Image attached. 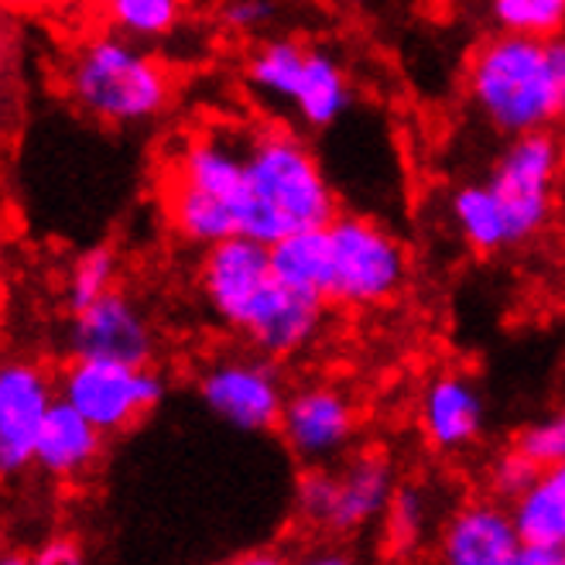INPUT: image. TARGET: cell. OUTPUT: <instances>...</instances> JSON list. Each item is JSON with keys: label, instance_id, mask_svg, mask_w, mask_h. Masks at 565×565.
Returning a JSON list of instances; mask_svg holds the SVG:
<instances>
[{"label": "cell", "instance_id": "obj_26", "mask_svg": "<svg viewBox=\"0 0 565 565\" xmlns=\"http://www.w3.org/2000/svg\"><path fill=\"white\" fill-rule=\"evenodd\" d=\"M271 18H275L271 0H230V4L223 8L226 28L244 31V35H250V31H260Z\"/></svg>", "mask_w": 565, "mask_h": 565}, {"label": "cell", "instance_id": "obj_25", "mask_svg": "<svg viewBox=\"0 0 565 565\" xmlns=\"http://www.w3.org/2000/svg\"><path fill=\"white\" fill-rule=\"evenodd\" d=\"M539 473H542V467L535 459H527L514 443H511V449H504L501 456H497L493 462H490V490H493V497H501V501H518V497L539 480Z\"/></svg>", "mask_w": 565, "mask_h": 565}, {"label": "cell", "instance_id": "obj_4", "mask_svg": "<svg viewBox=\"0 0 565 565\" xmlns=\"http://www.w3.org/2000/svg\"><path fill=\"white\" fill-rule=\"evenodd\" d=\"M70 104L104 127H145L175 99V76L145 42L120 31H96L83 39L62 70Z\"/></svg>", "mask_w": 565, "mask_h": 565}, {"label": "cell", "instance_id": "obj_16", "mask_svg": "<svg viewBox=\"0 0 565 565\" xmlns=\"http://www.w3.org/2000/svg\"><path fill=\"white\" fill-rule=\"evenodd\" d=\"M521 542L511 508L480 497V501L459 504L443 521L436 552L446 565H518Z\"/></svg>", "mask_w": 565, "mask_h": 565}, {"label": "cell", "instance_id": "obj_15", "mask_svg": "<svg viewBox=\"0 0 565 565\" xmlns=\"http://www.w3.org/2000/svg\"><path fill=\"white\" fill-rule=\"evenodd\" d=\"M487 425V405L477 381L462 371L431 374L418 394V428L422 439L443 452L459 456L470 452Z\"/></svg>", "mask_w": 565, "mask_h": 565}, {"label": "cell", "instance_id": "obj_10", "mask_svg": "<svg viewBox=\"0 0 565 565\" xmlns=\"http://www.w3.org/2000/svg\"><path fill=\"white\" fill-rule=\"evenodd\" d=\"M195 394L213 418L241 431L278 428L285 408V377L278 360L257 350L213 356L195 377Z\"/></svg>", "mask_w": 565, "mask_h": 565}, {"label": "cell", "instance_id": "obj_20", "mask_svg": "<svg viewBox=\"0 0 565 565\" xmlns=\"http://www.w3.org/2000/svg\"><path fill=\"white\" fill-rule=\"evenodd\" d=\"M271 264L275 275L295 288L312 291L322 298L326 288V268H329V237L326 226H309L298 230V234L281 237L271 244Z\"/></svg>", "mask_w": 565, "mask_h": 565}, {"label": "cell", "instance_id": "obj_21", "mask_svg": "<svg viewBox=\"0 0 565 565\" xmlns=\"http://www.w3.org/2000/svg\"><path fill=\"white\" fill-rule=\"evenodd\" d=\"M117 278H120V257L110 244H96V247L83 250L73 260V268L65 271V285H62L65 309L70 312L86 309L89 302H96V298L114 291Z\"/></svg>", "mask_w": 565, "mask_h": 565}, {"label": "cell", "instance_id": "obj_5", "mask_svg": "<svg viewBox=\"0 0 565 565\" xmlns=\"http://www.w3.org/2000/svg\"><path fill=\"white\" fill-rule=\"evenodd\" d=\"M244 76L264 104L288 110L309 130L332 127L353 104V86L340 58L298 39L260 42L247 58Z\"/></svg>", "mask_w": 565, "mask_h": 565}, {"label": "cell", "instance_id": "obj_6", "mask_svg": "<svg viewBox=\"0 0 565 565\" xmlns=\"http://www.w3.org/2000/svg\"><path fill=\"white\" fill-rule=\"evenodd\" d=\"M329 268L322 298L340 309H381L408 288L412 257L405 241L371 216L337 213L326 223Z\"/></svg>", "mask_w": 565, "mask_h": 565}, {"label": "cell", "instance_id": "obj_27", "mask_svg": "<svg viewBox=\"0 0 565 565\" xmlns=\"http://www.w3.org/2000/svg\"><path fill=\"white\" fill-rule=\"evenodd\" d=\"M35 565H79L83 562V548L76 539H65V535H55L49 542H42L31 555Z\"/></svg>", "mask_w": 565, "mask_h": 565}, {"label": "cell", "instance_id": "obj_13", "mask_svg": "<svg viewBox=\"0 0 565 565\" xmlns=\"http://www.w3.org/2000/svg\"><path fill=\"white\" fill-rule=\"evenodd\" d=\"M70 356H104L124 363H154L158 332L135 295L120 288L96 298L86 309L70 312L65 329Z\"/></svg>", "mask_w": 565, "mask_h": 565}, {"label": "cell", "instance_id": "obj_24", "mask_svg": "<svg viewBox=\"0 0 565 565\" xmlns=\"http://www.w3.org/2000/svg\"><path fill=\"white\" fill-rule=\"evenodd\" d=\"M514 446L527 459H535L542 470L562 462L565 459V408L548 415V418L531 422L527 428H521L518 436H514Z\"/></svg>", "mask_w": 565, "mask_h": 565}, {"label": "cell", "instance_id": "obj_3", "mask_svg": "<svg viewBox=\"0 0 565 565\" xmlns=\"http://www.w3.org/2000/svg\"><path fill=\"white\" fill-rule=\"evenodd\" d=\"M337 213V189L302 135L288 127H264L247 138L244 237L271 247L298 230L326 226Z\"/></svg>", "mask_w": 565, "mask_h": 565}, {"label": "cell", "instance_id": "obj_2", "mask_svg": "<svg viewBox=\"0 0 565 565\" xmlns=\"http://www.w3.org/2000/svg\"><path fill=\"white\" fill-rule=\"evenodd\" d=\"M470 107L504 138L565 124V35L483 39L467 62Z\"/></svg>", "mask_w": 565, "mask_h": 565}, {"label": "cell", "instance_id": "obj_23", "mask_svg": "<svg viewBox=\"0 0 565 565\" xmlns=\"http://www.w3.org/2000/svg\"><path fill=\"white\" fill-rule=\"evenodd\" d=\"M490 21L508 35L558 39L565 35V0H490Z\"/></svg>", "mask_w": 565, "mask_h": 565}, {"label": "cell", "instance_id": "obj_22", "mask_svg": "<svg viewBox=\"0 0 565 565\" xmlns=\"http://www.w3.org/2000/svg\"><path fill=\"white\" fill-rule=\"evenodd\" d=\"M381 524H384V542L391 552L405 555V552L418 548L422 539L428 535V524H431L428 493L418 483H397Z\"/></svg>", "mask_w": 565, "mask_h": 565}, {"label": "cell", "instance_id": "obj_1", "mask_svg": "<svg viewBox=\"0 0 565 565\" xmlns=\"http://www.w3.org/2000/svg\"><path fill=\"white\" fill-rule=\"evenodd\" d=\"M565 185V141L558 130L508 138L480 182H462L449 195L456 234L473 254L497 257L539 241L558 213Z\"/></svg>", "mask_w": 565, "mask_h": 565}, {"label": "cell", "instance_id": "obj_11", "mask_svg": "<svg viewBox=\"0 0 565 565\" xmlns=\"http://www.w3.org/2000/svg\"><path fill=\"white\" fill-rule=\"evenodd\" d=\"M360 431V408L353 394L337 384H302L288 391L278 418L285 449L302 467H329L347 456Z\"/></svg>", "mask_w": 565, "mask_h": 565}, {"label": "cell", "instance_id": "obj_7", "mask_svg": "<svg viewBox=\"0 0 565 565\" xmlns=\"http://www.w3.org/2000/svg\"><path fill=\"white\" fill-rule=\"evenodd\" d=\"M394 487L391 462L381 452H360L343 467H306L295 511L329 539H356L384 518Z\"/></svg>", "mask_w": 565, "mask_h": 565}, {"label": "cell", "instance_id": "obj_14", "mask_svg": "<svg viewBox=\"0 0 565 565\" xmlns=\"http://www.w3.org/2000/svg\"><path fill=\"white\" fill-rule=\"evenodd\" d=\"M244 179H247V141L230 135V130H203V135H189L179 141L169 164H164L161 185H175L203 199H213V203L234 213L241 226Z\"/></svg>", "mask_w": 565, "mask_h": 565}, {"label": "cell", "instance_id": "obj_29", "mask_svg": "<svg viewBox=\"0 0 565 565\" xmlns=\"http://www.w3.org/2000/svg\"><path fill=\"white\" fill-rule=\"evenodd\" d=\"M4 254H8V234H4V220H0V268H4Z\"/></svg>", "mask_w": 565, "mask_h": 565}, {"label": "cell", "instance_id": "obj_19", "mask_svg": "<svg viewBox=\"0 0 565 565\" xmlns=\"http://www.w3.org/2000/svg\"><path fill=\"white\" fill-rule=\"evenodd\" d=\"M185 4L189 0H99V14L110 31L154 45L175 35L185 21Z\"/></svg>", "mask_w": 565, "mask_h": 565}, {"label": "cell", "instance_id": "obj_28", "mask_svg": "<svg viewBox=\"0 0 565 565\" xmlns=\"http://www.w3.org/2000/svg\"><path fill=\"white\" fill-rule=\"evenodd\" d=\"M518 565H565V545H558V542H521Z\"/></svg>", "mask_w": 565, "mask_h": 565}, {"label": "cell", "instance_id": "obj_12", "mask_svg": "<svg viewBox=\"0 0 565 565\" xmlns=\"http://www.w3.org/2000/svg\"><path fill=\"white\" fill-rule=\"evenodd\" d=\"M58 397V377L39 360H0V480L35 467V443L49 408Z\"/></svg>", "mask_w": 565, "mask_h": 565}, {"label": "cell", "instance_id": "obj_8", "mask_svg": "<svg viewBox=\"0 0 565 565\" xmlns=\"http://www.w3.org/2000/svg\"><path fill=\"white\" fill-rule=\"evenodd\" d=\"M169 394V381L154 363H124L104 356H70L58 371V397L83 412L104 436L145 422Z\"/></svg>", "mask_w": 565, "mask_h": 565}, {"label": "cell", "instance_id": "obj_9", "mask_svg": "<svg viewBox=\"0 0 565 565\" xmlns=\"http://www.w3.org/2000/svg\"><path fill=\"white\" fill-rule=\"evenodd\" d=\"M281 278L275 275L271 247L254 237H226L203 250L199 260V295L203 306L226 332L247 340L275 302Z\"/></svg>", "mask_w": 565, "mask_h": 565}, {"label": "cell", "instance_id": "obj_17", "mask_svg": "<svg viewBox=\"0 0 565 565\" xmlns=\"http://www.w3.org/2000/svg\"><path fill=\"white\" fill-rule=\"evenodd\" d=\"M104 443L107 436L83 412L55 397L35 443V470L52 480H83L104 456Z\"/></svg>", "mask_w": 565, "mask_h": 565}, {"label": "cell", "instance_id": "obj_18", "mask_svg": "<svg viewBox=\"0 0 565 565\" xmlns=\"http://www.w3.org/2000/svg\"><path fill=\"white\" fill-rule=\"evenodd\" d=\"M514 524L524 542L565 545V459L545 467L518 501H511Z\"/></svg>", "mask_w": 565, "mask_h": 565}]
</instances>
